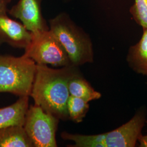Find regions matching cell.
<instances>
[{
    "instance_id": "1",
    "label": "cell",
    "mask_w": 147,
    "mask_h": 147,
    "mask_svg": "<svg viewBox=\"0 0 147 147\" xmlns=\"http://www.w3.org/2000/svg\"><path fill=\"white\" fill-rule=\"evenodd\" d=\"M78 68L69 65L53 69L47 65L36 64L30 94L34 104L39 106L59 119H68L69 81L79 71Z\"/></svg>"
},
{
    "instance_id": "2",
    "label": "cell",
    "mask_w": 147,
    "mask_h": 147,
    "mask_svg": "<svg viewBox=\"0 0 147 147\" xmlns=\"http://www.w3.org/2000/svg\"><path fill=\"white\" fill-rule=\"evenodd\" d=\"M146 119V111L141 109L137 111L130 121L111 131L92 135L64 131L61 136L64 140L74 142L68 147H134L142 134Z\"/></svg>"
},
{
    "instance_id": "3",
    "label": "cell",
    "mask_w": 147,
    "mask_h": 147,
    "mask_svg": "<svg viewBox=\"0 0 147 147\" xmlns=\"http://www.w3.org/2000/svg\"><path fill=\"white\" fill-rule=\"evenodd\" d=\"M49 30L62 45L73 65L78 67L93 62L94 51L90 37L67 14L61 13L51 19Z\"/></svg>"
},
{
    "instance_id": "4",
    "label": "cell",
    "mask_w": 147,
    "mask_h": 147,
    "mask_svg": "<svg viewBox=\"0 0 147 147\" xmlns=\"http://www.w3.org/2000/svg\"><path fill=\"white\" fill-rule=\"evenodd\" d=\"M36 63L22 55H0V93L30 96Z\"/></svg>"
},
{
    "instance_id": "5",
    "label": "cell",
    "mask_w": 147,
    "mask_h": 147,
    "mask_svg": "<svg viewBox=\"0 0 147 147\" xmlns=\"http://www.w3.org/2000/svg\"><path fill=\"white\" fill-rule=\"evenodd\" d=\"M23 55L38 64L61 67L73 65L67 53L50 30L32 33L31 40Z\"/></svg>"
},
{
    "instance_id": "6",
    "label": "cell",
    "mask_w": 147,
    "mask_h": 147,
    "mask_svg": "<svg viewBox=\"0 0 147 147\" xmlns=\"http://www.w3.org/2000/svg\"><path fill=\"white\" fill-rule=\"evenodd\" d=\"M59 119L34 104L27 111L24 128L34 147H56Z\"/></svg>"
},
{
    "instance_id": "7",
    "label": "cell",
    "mask_w": 147,
    "mask_h": 147,
    "mask_svg": "<svg viewBox=\"0 0 147 147\" xmlns=\"http://www.w3.org/2000/svg\"><path fill=\"white\" fill-rule=\"evenodd\" d=\"M42 0H19L8 13L20 20L32 33L49 30V26L42 16Z\"/></svg>"
},
{
    "instance_id": "8",
    "label": "cell",
    "mask_w": 147,
    "mask_h": 147,
    "mask_svg": "<svg viewBox=\"0 0 147 147\" xmlns=\"http://www.w3.org/2000/svg\"><path fill=\"white\" fill-rule=\"evenodd\" d=\"M31 39V32L21 22L11 19L7 12L0 13V46L6 43L14 48L25 49Z\"/></svg>"
},
{
    "instance_id": "9",
    "label": "cell",
    "mask_w": 147,
    "mask_h": 147,
    "mask_svg": "<svg viewBox=\"0 0 147 147\" xmlns=\"http://www.w3.org/2000/svg\"><path fill=\"white\" fill-rule=\"evenodd\" d=\"M29 96L19 97L11 105L0 108V129L8 126H24L29 107Z\"/></svg>"
},
{
    "instance_id": "10",
    "label": "cell",
    "mask_w": 147,
    "mask_h": 147,
    "mask_svg": "<svg viewBox=\"0 0 147 147\" xmlns=\"http://www.w3.org/2000/svg\"><path fill=\"white\" fill-rule=\"evenodd\" d=\"M126 61L135 72L147 75V28H143L140 40L129 47Z\"/></svg>"
},
{
    "instance_id": "11",
    "label": "cell",
    "mask_w": 147,
    "mask_h": 147,
    "mask_svg": "<svg viewBox=\"0 0 147 147\" xmlns=\"http://www.w3.org/2000/svg\"><path fill=\"white\" fill-rule=\"evenodd\" d=\"M0 147H34L24 126H8L0 129Z\"/></svg>"
},
{
    "instance_id": "12",
    "label": "cell",
    "mask_w": 147,
    "mask_h": 147,
    "mask_svg": "<svg viewBox=\"0 0 147 147\" xmlns=\"http://www.w3.org/2000/svg\"><path fill=\"white\" fill-rule=\"evenodd\" d=\"M69 94L90 102L101 97L100 92L95 90L78 71L70 78L68 84Z\"/></svg>"
},
{
    "instance_id": "13",
    "label": "cell",
    "mask_w": 147,
    "mask_h": 147,
    "mask_svg": "<svg viewBox=\"0 0 147 147\" xmlns=\"http://www.w3.org/2000/svg\"><path fill=\"white\" fill-rule=\"evenodd\" d=\"M89 109L88 102L70 95L67 102L69 119L75 123H81Z\"/></svg>"
},
{
    "instance_id": "14",
    "label": "cell",
    "mask_w": 147,
    "mask_h": 147,
    "mask_svg": "<svg viewBox=\"0 0 147 147\" xmlns=\"http://www.w3.org/2000/svg\"><path fill=\"white\" fill-rule=\"evenodd\" d=\"M129 11L138 25L147 28V0H134Z\"/></svg>"
},
{
    "instance_id": "15",
    "label": "cell",
    "mask_w": 147,
    "mask_h": 147,
    "mask_svg": "<svg viewBox=\"0 0 147 147\" xmlns=\"http://www.w3.org/2000/svg\"><path fill=\"white\" fill-rule=\"evenodd\" d=\"M146 123L147 124V118L146 119ZM137 142L139 143V147H147V135H142L141 134L138 137Z\"/></svg>"
},
{
    "instance_id": "16",
    "label": "cell",
    "mask_w": 147,
    "mask_h": 147,
    "mask_svg": "<svg viewBox=\"0 0 147 147\" xmlns=\"http://www.w3.org/2000/svg\"><path fill=\"white\" fill-rule=\"evenodd\" d=\"M11 2V0H0V13H8L7 7Z\"/></svg>"
}]
</instances>
